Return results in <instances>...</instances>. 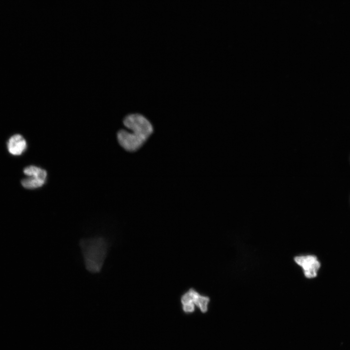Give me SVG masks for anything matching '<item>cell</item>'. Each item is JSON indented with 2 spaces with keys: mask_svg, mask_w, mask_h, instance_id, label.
<instances>
[{
  "mask_svg": "<svg viewBox=\"0 0 350 350\" xmlns=\"http://www.w3.org/2000/svg\"><path fill=\"white\" fill-rule=\"evenodd\" d=\"M86 269L91 273L100 272L105 260L108 243L102 237L83 238L79 242Z\"/></svg>",
  "mask_w": 350,
  "mask_h": 350,
  "instance_id": "cell-2",
  "label": "cell"
},
{
  "mask_svg": "<svg viewBox=\"0 0 350 350\" xmlns=\"http://www.w3.org/2000/svg\"><path fill=\"white\" fill-rule=\"evenodd\" d=\"M180 301L182 310L186 314L193 313L196 308L204 313L208 310L210 298L194 289L190 288L181 296Z\"/></svg>",
  "mask_w": 350,
  "mask_h": 350,
  "instance_id": "cell-3",
  "label": "cell"
},
{
  "mask_svg": "<svg viewBox=\"0 0 350 350\" xmlns=\"http://www.w3.org/2000/svg\"><path fill=\"white\" fill-rule=\"evenodd\" d=\"M7 147L8 152L14 156L21 155L27 148L25 139L20 134H15L8 140Z\"/></svg>",
  "mask_w": 350,
  "mask_h": 350,
  "instance_id": "cell-6",
  "label": "cell"
},
{
  "mask_svg": "<svg viewBox=\"0 0 350 350\" xmlns=\"http://www.w3.org/2000/svg\"><path fill=\"white\" fill-rule=\"evenodd\" d=\"M24 174L28 177L23 178L21 181L22 186L27 189H34L41 187L46 181V171L34 165L25 167L23 170Z\"/></svg>",
  "mask_w": 350,
  "mask_h": 350,
  "instance_id": "cell-4",
  "label": "cell"
},
{
  "mask_svg": "<svg viewBox=\"0 0 350 350\" xmlns=\"http://www.w3.org/2000/svg\"><path fill=\"white\" fill-rule=\"evenodd\" d=\"M296 263L300 266L304 276L308 279L315 278L320 267V263L315 255H308L296 256L294 258Z\"/></svg>",
  "mask_w": 350,
  "mask_h": 350,
  "instance_id": "cell-5",
  "label": "cell"
},
{
  "mask_svg": "<svg viewBox=\"0 0 350 350\" xmlns=\"http://www.w3.org/2000/svg\"><path fill=\"white\" fill-rule=\"evenodd\" d=\"M123 123L131 131L120 130L117 133V139L120 145L129 152L139 149L153 132L150 122L139 113L128 115L124 118Z\"/></svg>",
  "mask_w": 350,
  "mask_h": 350,
  "instance_id": "cell-1",
  "label": "cell"
}]
</instances>
